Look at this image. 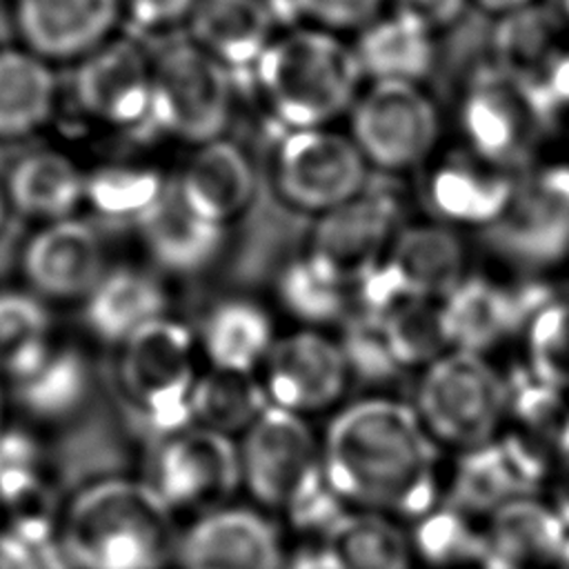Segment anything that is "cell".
I'll return each mask as SVG.
<instances>
[{"label":"cell","mask_w":569,"mask_h":569,"mask_svg":"<svg viewBox=\"0 0 569 569\" xmlns=\"http://www.w3.org/2000/svg\"><path fill=\"white\" fill-rule=\"evenodd\" d=\"M325 476L347 502L420 518L438 505V449L413 407L367 398L338 413L322 442Z\"/></svg>","instance_id":"obj_1"},{"label":"cell","mask_w":569,"mask_h":569,"mask_svg":"<svg viewBox=\"0 0 569 569\" xmlns=\"http://www.w3.org/2000/svg\"><path fill=\"white\" fill-rule=\"evenodd\" d=\"M58 531L71 569H167L180 533L173 509L147 482L98 476L58 509Z\"/></svg>","instance_id":"obj_2"},{"label":"cell","mask_w":569,"mask_h":569,"mask_svg":"<svg viewBox=\"0 0 569 569\" xmlns=\"http://www.w3.org/2000/svg\"><path fill=\"white\" fill-rule=\"evenodd\" d=\"M362 71L353 47L318 29H296L267 47L253 80L289 131L320 129L356 98Z\"/></svg>","instance_id":"obj_3"},{"label":"cell","mask_w":569,"mask_h":569,"mask_svg":"<svg viewBox=\"0 0 569 569\" xmlns=\"http://www.w3.org/2000/svg\"><path fill=\"white\" fill-rule=\"evenodd\" d=\"M116 382L131 425L149 440H164L193 425L198 382L193 336L171 318H158L120 345Z\"/></svg>","instance_id":"obj_4"},{"label":"cell","mask_w":569,"mask_h":569,"mask_svg":"<svg viewBox=\"0 0 569 569\" xmlns=\"http://www.w3.org/2000/svg\"><path fill=\"white\" fill-rule=\"evenodd\" d=\"M151 71L149 136L164 131L198 144L218 140L231 118V73L191 40L162 47Z\"/></svg>","instance_id":"obj_5"},{"label":"cell","mask_w":569,"mask_h":569,"mask_svg":"<svg viewBox=\"0 0 569 569\" xmlns=\"http://www.w3.org/2000/svg\"><path fill=\"white\" fill-rule=\"evenodd\" d=\"M505 396V376L480 353L449 349L427 367L416 413L433 440L469 451L496 438Z\"/></svg>","instance_id":"obj_6"},{"label":"cell","mask_w":569,"mask_h":569,"mask_svg":"<svg viewBox=\"0 0 569 569\" xmlns=\"http://www.w3.org/2000/svg\"><path fill=\"white\" fill-rule=\"evenodd\" d=\"M240 471L256 500L284 513L327 485L322 445L302 416L273 405L244 431Z\"/></svg>","instance_id":"obj_7"},{"label":"cell","mask_w":569,"mask_h":569,"mask_svg":"<svg viewBox=\"0 0 569 569\" xmlns=\"http://www.w3.org/2000/svg\"><path fill=\"white\" fill-rule=\"evenodd\" d=\"M489 244L525 269H549L569 258V162L525 167L502 216L487 229Z\"/></svg>","instance_id":"obj_8"},{"label":"cell","mask_w":569,"mask_h":569,"mask_svg":"<svg viewBox=\"0 0 569 569\" xmlns=\"http://www.w3.org/2000/svg\"><path fill=\"white\" fill-rule=\"evenodd\" d=\"M460 120L471 151L511 171L527 167L542 133L551 127L529 84L493 64L473 71Z\"/></svg>","instance_id":"obj_9"},{"label":"cell","mask_w":569,"mask_h":569,"mask_svg":"<svg viewBox=\"0 0 569 569\" xmlns=\"http://www.w3.org/2000/svg\"><path fill=\"white\" fill-rule=\"evenodd\" d=\"M353 142L380 169H407L433 149L438 113L413 82L378 80L353 104Z\"/></svg>","instance_id":"obj_10"},{"label":"cell","mask_w":569,"mask_h":569,"mask_svg":"<svg viewBox=\"0 0 569 569\" xmlns=\"http://www.w3.org/2000/svg\"><path fill=\"white\" fill-rule=\"evenodd\" d=\"M365 158L353 140L327 129L289 131L276 156V182L287 202L327 213L365 189Z\"/></svg>","instance_id":"obj_11"},{"label":"cell","mask_w":569,"mask_h":569,"mask_svg":"<svg viewBox=\"0 0 569 569\" xmlns=\"http://www.w3.org/2000/svg\"><path fill=\"white\" fill-rule=\"evenodd\" d=\"M400 202L387 189H362L320 216L309 258L345 287H358L387 256L398 236Z\"/></svg>","instance_id":"obj_12"},{"label":"cell","mask_w":569,"mask_h":569,"mask_svg":"<svg viewBox=\"0 0 569 569\" xmlns=\"http://www.w3.org/2000/svg\"><path fill=\"white\" fill-rule=\"evenodd\" d=\"M147 482L171 509L213 507L242 482L240 449L229 436L191 425L158 442Z\"/></svg>","instance_id":"obj_13"},{"label":"cell","mask_w":569,"mask_h":569,"mask_svg":"<svg viewBox=\"0 0 569 569\" xmlns=\"http://www.w3.org/2000/svg\"><path fill=\"white\" fill-rule=\"evenodd\" d=\"M71 89L78 109L89 118L149 136L153 71L149 56L136 40H107L82 58Z\"/></svg>","instance_id":"obj_14"},{"label":"cell","mask_w":569,"mask_h":569,"mask_svg":"<svg viewBox=\"0 0 569 569\" xmlns=\"http://www.w3.org/2000/svg\"><path fill=\"white\" fill-rule=\"evenodd\" d=\"M549 473L551 465L545 447L516 431L496 436L491 442L462 453L449 502L487 520L513 500L536 498L533 493L549 480Z\"/></svg>","instance_id":"obj_15"},{"label":"cell","mask_w":569,"mask_h":569,"mask_svg":"<svg viewBox=\"0 0 569 569\" xmlns=\"http://www.w3.org/2000/svg\"><path fill=\"white\" fill-rule=\"evenodd\" d=\"M104 271L96 227L76 216L38 227L20 251L22 280L40 300H84Z\"/></svg>","instance_id":"obj_16"},{"label":"cell","mask_w":569,"mask_h":569,"mask_svg":"<svg viewBox=\"0 0 569 569\" xmlns=\"http://www.w3.org/2000/svg\"><path fill=\"white\" fill-rule=\"evenodd\" d=\"M349 378V367L338 342L298 331L273 342L264 358V391L273 407L307 413L336 402Z\"/></svg>","instance_id":"obj_17"},{"label":"cell","mask_w":569,"mask_h":569,"mask_svg":"<svg viewBox=\"0 0 569 569\" xmlns=\"http://www.w3.org/2000/svg\"><path fill=\"white\" fill-rule=\"evenodd\" d=\"M122 11V0H13L11 18L20 47L47 62L82 60L102 47Z\"/></svg>","instance_id":"obj_18"},{"label":"cell","mask_w":569,"mask_h":569,"mask_svg":"<svg viewBox=\"0 0 569 569\" xmlns=\"http://www.w3.org/2000/svg\"><path fill=\"white\" fill-rule=\"evenodd\" d=\"M551 298L536 284L505 287L487 278L465 276L440 302L451 349L480 353L527 327L533 313Z\"/></svg>","instance_id":"obj_19"},{"label":"cell","mask_w":569,"mask_h":569,"mask_svg":"<svg viewBox=\"0 0 569 569\" xmlns=\"http://www.w3.org/2000/svg\"><path fill=\"white\" fill-rule=\"evenodd\" d=\"M291 0H198L189 16L191 42L218 60L231 78L251 73L273 42L278 18L293 16Z\"/></svg>","instance_id":"obj_20"},{"label":"cell","mask_w":569,"mask_h":569,"mask_svg":"<svg viewBox=\"0 0 569 569\" xmlns=\"http://www.w3.org/2000/svg\"><path fill=\"white\" fill-rule=\"evenodd\" d=\"M180 569H282L276 527L249 509H216L180 536Z\"/></svg>","instance_id":"obj_21"},{"label":"cell","mask_w":569,"mask_h":569,"mask_svg":"<svg viewBox=\"0 0 569 569\" xmlns=\"http://www.w3.org/2000/svg\"><path fill=\"white\" fill-rule=\"evenodd\" d=\"M567 540L569 529L549 502L513 500L485 520L476 565L480 569H540L558 562Z\"/></svg>","instance_id":"obj_22"},{"label":"cell","mask_w":569,"mask_h":569,"mask_svg":"<svg viewBox=\"0 0 569 569\" xmlns=\"http://www.w3.org/2000/svg\"><path fill=\"white\" fill-rule=\"evenodd\" d=\"M518 173L473 151L451 153L429 173L425 196L429 209L442 220L482 224L487 229L502 216Z\"/></svg>","instance_id":"obj_23"},{"label":"cell","mask_w":569,"mask_h":569,"mask_svg":"<svg viewBox=\"0 0 569 569\" xmlns=\"http://www.w3.org/2000/svg\"><path fill=\"white\" fill-rule=\"evenodd\" d=\"M9 402L36 429L73 422L93 393V371L73 345L53 342L47 356L20 380L7 387Z\"/></svg>","instance_id":"obj_24"},{"label":"cell","mask_w":569,"mask_h":569,"mask_svg":"<svg viewBox=\"0 0 569 569\" xmlns=\"http://www.w3.org/2000/svg\"><path fill=\"white\" fill-rule=\"evenodd\" d=\"M378 271L409 296L442 302L465 278V249L447 227H405Z\"/></svg>","instance_id":"obj_25"},{"label":"cell","mask_w":569,"mask_h":569,"mask_svg":"<svg viewBox=\"0 0 569 569\" xmlns=\"http://www.w3.org/2000/svg\"><path fill=\"white\" fill-rule=\"evenodd\" d=\"M173 180L187 207L220 227L249 204L256 187L249 158L224 138L202 144Z\"/></svg>","instance_id":"obj_26"},{"label":"cell","mask_w":569,"mask_h":569,"mask_svg":"<svg viewBox=\"0 0 569 569\" xmlns=\"http://www.w3.org/2000/svg\"><path fill=\"white\" fill-rule=\"evenodd\" d=\"M138 229L149 256L173 273L200 271L218 256L224 240V227L193 213L173 178Z\"/></svg>","instance_id":"obj_27"},{"label":"cell","mask_w":569,"mask_h":569,"mask_svg":"<svg viewBox=\"0 0 569 569\" xmlns=\"http://www.w3.org/2000/svg\"><path fill=\"white\" fill-rule=\"evenodd\" d=\"M58 473L40 429L9 422L0 431V518L58 513Z\"/></svg>","instance_id":"obj_28"},{"label":"cell","mask_w":569,"mask_h":569,"mask_svg":"<svg viewBox=\"0 0 569 569\" xmlns=\"http://www.w3.org/2000/svg\"><path fill=\"white\" fill-rule=\"evenodd\" d=\"M87 176L62 151L22 153L7 171L4 193L11 211L42 224L71 218L84 202Z\"/></svg>","instance_id":"obj_29"},{"label":"cell","mask_w":569,"mask_h":569,"mask_svg":"<svg viewBox=\"0 0 569 569\" xmlns=\"http://www.w3.org/2000/svg\"><path fill=\"white\" fill-rule=\"evenodd\" d=\"M167 296L162 284L147 271L118 267L104 271L84 298L89 331L109 345H122L138 329L164 316Z\"/></svg>","instance_id":"obj_30"},{"label":"cell","mask_w":569,"mask_h":569,"mask_svg":"<svg viewBox=\"0 0 569 569\" xmlns=\"http://www.w3.org/2000/svg\"><path fill=\"white\" fill-rule=\"evenodd\" d=\"M58 107V78L51 62L24 47H0V140L38 133Z\"/></svg>","instance_id":"obj_31"},{"label":"cell","mask_w":569,"mask_h":569,"mask_svg":"<svg viewBox=\"0 0 569 569\" xmlns=\"http://www.w3.org/2000/svg\"><path fill=\"white\" fill-rule=\"evenodd\" d=\"M331 569H411V538L376 511L345 513L318 545Z\"/></svg>","instance_id":"obj_32"},{"label":"cell","mask_w":569,"mask_h":569,"mask_svg":"<svg viewBox=\"0 0 569 569\" xmlns=\"http://www.w3.org/2000/svg\"><path fill=\"white\" fill-rule=\"evenodd\" d=\"M567 24L553 7L527 4L500 16L491 33L493 67L516 80L531 82L569 44Z\"/></svg>","instance_id":"obj_33"},{"label":"cell","mask_w":569,"mask_h":569,"mask_svg":"<svg viewBox=\"0 0 569 569\" xmlns=\"http://www.w3.org/2000/svg\"><path fill=\"white\" fill-rule=\"evenodd\" d=\"M353 53L360 71L371 76L373 82L398 80L416 84L431 71L436 60L431 31L400 13L369 22Z\"/></svg>","instance_id":"obj_34"},{"label":"cell","mask_w":569,"mask_h":569,"mask_svg":"<svg viewBox=\"0 0 569 569\" xmlns=\"http://www.w3.org/2000/svg\"><path fill=\"white\" fill-rule=\"evenodd\" d=\"M202 345L211 367L251 373L273 347L269 316L249 300H224L209 311Z\"/></svg>","instance_id":"obj_35"},{"label":"cell","mask_w":569,"mask_h":569,"mask_svg":"<svg viewBox=\"0 0 569 569\" xmlns=\"http://www.w3.org/2000/svg\"><path fill=\"white\" fill-rule=\"evenodd\" d=\"M51 316L29 289H0V380L27 376L53 347Z\"/></svg>","instance_id":"obj_36"},{"label":"cell","mask_w":569,"mask_h":569,"mask_svg":"<svg viewBox=\"0 0 569 569\" xmlns=\"http://www.w3.org/2000/svg\"><path fill=\"white\" fill-rule=\"evenodd\" d=\"M271 407L264 385L247 371L211 367L198 376L191 396L193 425L224 433L247 431Z\"/></svg>","instance_id":"obj_37"},{"label":"cell","mask_w":569,"mask_h":569,"mask_svg":"<svg viewBox=\"0 0 569 569\" xmlns=\"http://www.w3.org/2000/svg\"><path fill=\"white\" fill-rule=\"evenodd\" d=\"M373 316L380 318L391 356L400 369L416 365L429 367L451 349L442 305L436 300L402 298Z\"/></svg>","instance_id":"obj_38"},{"label":"cell","mask_w":569,"mask_h":569,"mask_svg":"<svg viewBox=\"0 0 569 569\" xmlns=\"http://www.w3.org/2000/svg\"><path fill=\"white\" fill-rule=\"evenodd\" d=\"M167 180L144 167L111 164L87 176L84 202L116 224H140L164 193Z\"/></svg>","instance_id":"obj_39"},{"label":"cell","mask_w":569,"mask_h":569,"mask_svg":"<svg viewBox=\"0 0 569 569\" xmlns=\"http://www.w3.org/2000/svg\"><path fill=\"white\" fill-rule=\"evenodd\" d=\"M505 418L516 422V433L542 445V440L558 442V436L569 418L565 393L542 382L529 367H516L505 376ZM547 449V447H545Z\"/></svg>","instance_id":"obj_40"},{"label":"cell","mask_w":569,"mask_h":569,"mask_svg":"<svg viewBox=\"0 0 569 569\" xmlns=\"http://www.w3.org/2000/svg\"><path fill=\"white\" fill-rule=\"evenodd\" d=\"M482 527V518H476L447 500L418 518L411 547L433 565L478 562Z\"/></svg>","instance_id":"obj_41"},{"label":"cell","mask_w":569,"mask_h":569,"mask_svg":"<svg viewBox=\"0 0 569 569\" xmlns=\"http://www.w3.org/2000/svg\"><path fill=\"white\" fill-rule=\"evenodd\" d=\"M0 569H71L58 513L0 518Z\"/></svg>","instance_id":"obj_42"},{"label":"cell","mask_w":569,"mask_h":569,"mask_svg":"<svg viewBox=\"0 0 569 569\" xmlns=\"http://www.w3.org/2000/svg\"><path fill=\"white\" fill-rule=\"evenodd\" d=\"M525 329L529 371L560 393H569V298L551 296Z\"/></svg>","instance_id":"obj_43"},{"label":"cell","mask_w":569,"mask_h":569,"mask_svg":"<svg viewBox=\"0 0 569 569\" xmlns=\"http://www.w3.org/2000/svg\"><path fill=\"white\" fill-rule=\"evenodd\" d=\"M284 307L307 322H333L345 318L349 287L331 278L309 256L293 260L278 284Z\"/></svg>","instance_id":"obj_44"},{"label":"cell","mask_w":569,"mask_h":569,"mask_svg":"<svg viewBox=\"0 0 569 569\" xmlns=\"http://www.w3.org/2000/svg\"><path fill=\"white\" fill-rule=\"evenodd\" d=\"M349 373L360 376L369 382H385L398 376L400 367L391 356L380 318L358 309L347 318L342 342H338Z\"/></svg>","instance_id":"obj_45"},{"label":"cell","mask_w":569,"mask_h":569,"mask_svg":"<svg viewBox=\"0 0 569 569\" xmlns=\"http://www.w3.org/2000/svg\"><path fill=\"white\" fill-rule=\"evenodd\" d=\"M296 13L309 16L322 27L351 29L369 24L382 0H291Z\"/></svg>","instance_id":"obj_46"},{"label":"cell","mask_w":569,"mask_h":569,"mask_svg":"<svg viewBox=\"0 0 569 569\" xmlns=\"http://www.w3.org/2000/svg\"><path fill=\"white\" fill-rule=\"evenodd\" d=\"M527 84L551 127L560 116H569V44H565L542 73Z\"/></svg>","instance_id":"obj_47"},{"label":"cell","mask_w":569,"mask_h":569,"mask_svg":"<svg viewBox=\"0 0 569 569\" xmlns=\"http://www.w3.org/2000/svg\"><path fill=\"white\" fill-rule=\"evenodd\" d=\"M198 0H122L129 18L142 31L164 29L184 16H191Z\"/></svg>","instance_id":"obj_48"},{"label":"cell","mask_w":569,"mask_h":569,"mask_svg":"<svg viewBox=\"0 0 569 569\" xmlns=\"http://www.w3.org/2000/svg\"><path fill=\"white\" fill-rule=\"evenodd\" d=\"M467 7V0H396V13L416 20L429 31L456 22Z\"/></svg>","instance_id":"obj_49"},{"label":"cell","mask_w":569,"mask_h":569,"mask_svg":"<svg viewBox=\"0 0 569 569\" xmlns=\"http://www.w3.org/2000/svg\"><path fill=\"white\" fill-rule=\"evenodd\" d=\"M551 480V509L558 513L562 525L569 529V458L560 456L558 467L549 473Z\"/></svg>","instance_id":"obj_50"},{"label":"cell","mask_w":569,"mask_h":569,"mask_svg":"<svg viewBox=\"0 0 569 569\" xmlns=\"http://www.w3.org/2000/svg\"><path fill=\"white\" fill-rule=\"evenodd\" d=\"M478 4L487 11H493V13H511L516 9H522L527 4H533V0H478Z\"/></svg>","instance_id":"obj_51"},{"label":"cell","mask_w":569,"mask_h":569,"mask_svg":"<svg viewBox=\"0 0 569 569\" xmlns=\"http://www.w3.org/2000/svg\"><path fill=\"white\" fill-rule=\"evenodd\" d=\"M9 407H11V402H9V393H7L4 382L0 380V431L9 425Z\"/></svg>","instance_id":"obj_52"},{"label":"cell","mask_w":569,"mask_h":569,"mask_svg":"<svg viewBox=\"0 0 569 569\" xmlns=\"http://www.w3.org/2000/svg\"><path fill=\"white\" fill-rule=\"evenodd\" d=\"M9 213H11V207H9V200H7V193H4V184L0 182V233H2L4 227H7Z\"/></svg>","instance_id":"obj_53"},{"label":"cell","mask_w":569,"mask_h":569,"mask_svg":"<svg viewBox=\"0 0 569 569\" xmlns=\"http://www.w3.org/2000/svg\"><path fill=\"white\" fill-rule=\"evenodd\" d=\"M556 449H558V456L569 458V418H567V422H565V427H562V431H560V436H558Z\"/></svg>","instance_id":"obj_54"},{"label":"cell","mask_w":569,"mask_h":569,"mask_svg":"<svg viewBox=\"0 0 569 569\" xmlns=\"http://www.w3.org/2000/svg\"><path fill=\"white\" fill-rule=\"evenodd\" d=\"M553 569H569V540H567V545H565V549H562L558 562L553 565Z\"/></svg>","instance_id":"obj_55"},{"label":"cell","mask_w":569,"mask_h":569,"mask_svg":"<svg viewBox=\"0 0 569 569\" xmlns=\"http://www.w3.org/2000/svg\"><path fill=\"white\" fill-rule=\"evenodd\" d=\"M556 11H558V16L565 20V24L569 27V0H558Z\"/></svg>","instance_id":"obj_56"}]
</instances>
